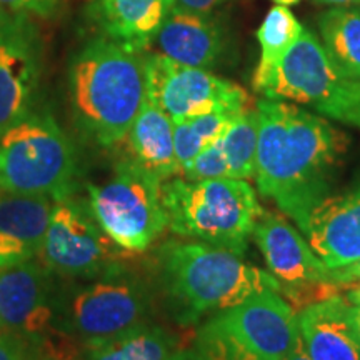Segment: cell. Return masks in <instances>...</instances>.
<instances>
[{"mask_svg": "<svg viewBox=\"0 0 360 360\" xmlns=\"http://www.w3.org/2000/svg\"><path fill=\"white\" fill-rule=\"evenodd\" d=\"M255 182L259 193L272 199L304 231L309 215L330 195L345 135L322 117L283 101L262 98Z\"/></svg>", "mask_w": 360, "mask_h": 360, "instance_id": "obj_1", "label": "cell"}, {"mask_svg": "<svg viewBox=\"0 0 360 360\" xmlns=\"http://www.w3.org/2000/svg\"><path fill=\"white\" fill-rule=\"evenodd\" d=\"M69 94L75 124L85 137L115 147L147 98L146 53L98 35L72 58Z\"/></svg>", "mask_w": 360, "mask_h": 360, "instance_id": "obj_2", "label": "cell"}, {"mask_svg": "<svg viewBox=\"0 0 360 360\" xmlns=\"http://www.w3.org/2000/svg\"><path fill=\"white\" fill-rule=\"evenodd\" d=\"M157 270L169 312L184 327L260 290L281 294V283L270 272L244 262L231 250L202 242H165L157 252Z\"/></svg>", "mask_w": 360, "mask_h": 360, "instance_id": "obj_3", "label": "cell"}, {"mask_svg": "<svg viewBox=\"0 0 360 360\" xmlns=\"http://www.w3.org/2000/svg\"><path fill=\"white\" fill-rule=\"evenodd\" d=\"M162 204L174 233L237 255L264 212L254 188L240 179H169L162 184Z\"/></svg>", "mask_w": 360, "mask_h": 360, "instance_id": "obj_4", "label": "cell"}, {"mask_svg": "<svg viewBox=\"0 0 360 360\" xmlns=\"http://www.w3.org/2000/svg\"><path fill=\"white\" fill-rule=\"evenodd\" d=\"M58 283V327L82 345L109 340L148 323L152 290L122 260L98 276Z\"/></svg>", "mask_w": 360, "mask_h": 360, "instance_id": "obj_5", "label": "cell"}, {"mask_svg": "<svg viewBox=\"0 0 360 360\" xmlns=\"http://www.w3.org/2000/svg\"><path fill=\"white\" fill-rule=\"evenodd\" d=\"M77 150L57 120L32 110L0 137V191L62 200L77 188Z\"/></svg>", "mask_w": 360, "mask_h": 360, "instance_id": "obj_6", "label": "cell"}, {"mask_svg": "<svg viewBox=\"0 0 360 360\" xmlns=\"http://www.w3.org/2000/svg\"><path fill=\"white\" fill-rule=\"evenodd\" d=\"M297 337L294 307L278 292L260 290L210 315L197 330L195 350L204 360H283Z\"/></svg>", "mask_w": 360, "mask_h": 360, "instance_id": "obj_7", "label": "cell"}, {"mask_svg": "<svg viewBox=\"0 0 360 360\" xmlns=\"http://www.w3.org/2000/svg\"><path fill=\"white\" fill-rule=\"evenodd\" d=\"M87 202L107 237L127 252H146L169 227L162 180L120 157L103 184H87Z\"/></svg>", "mask_w": 360, "mask_h": 360, "instance_id": "obj_8", "label": "cell"}, {"mask_svg": "<svg viewBox=\"0 0 360 360\" xmlns=\"http://www.w3.org/2000/svg\"><path fill=\"white\" fill-rule=\"evenodd\" d=\"M262 94L274 101L310 105L322 115L360 127V82L332 64L309 30L285 53Z\"/></svg>", "mask_w": 360, "mask_h": 360, "instance_id": "obj_9", "label": "cell"}, {"mask_svg": "<svg viewBox=\"0 0 360 360\" xmlns=\"http://www.w3.org/2000/svg\"><path fill=\"white\" fill-rule=\"evenodd\" d=\"M125 254L102 231L87 200L72 195L56 202L39 255L52 274L62 278L94 277Z\"/></svg>", "mask_w": 360, "mask_h": 360, "instance_id": "obj_10", "label": "cell"}, {"mask_svg": "<svg viewBox=\"0 0 360 360\" xmlns=\"http://www.w3.org/2000/svg\"><path fill=\"white\" fill-rule=\"evenodd\" d=\"M257 247L277 282L281 295L302 310L307 305L337 297L342 287L332 277V270L319 259L302 233L295 231L282 215L262 212L254 225Z\"/></svg>", "mask_w": 360, "mask_h": 360, "instance_id": "obj_11", "label": "cell"}, {"mask_svg": "<svg viewBox=\"0 0 360 360\" xmlns=\"http://www.w3.org/2000/svg\"><path fill=\"white\" fill-rule=\"evenodd\" d=\"M146 79L147 97L172 120L250 109L242 87L205 69L177 64L162 53H146Z\"/></svg>", "mask_w": 360, "mask_h": 360, "instance_id": "obj_12", "label": "cell"}, {"mask_svg": "<svg viewBox=\"0 0 360 360\" xmlns=\"http://www.w3.org/2000/svg\"><path fill=\"white\" fill-rule=\"evenodd\" d=\"M42 40L29 13L0 8V137L34 110Z\"/></svg>", "mask_w": 360, "mask_h": 360, "instance_id": "obj_13", "label": "cell"}, {"mask_svg": "<svg viewBox=\"0 0 360 360\" xmlns=\"http://www.w3.org/2000/svg\"><path fill=\"white\" fill-rule=\"evenodd\" d=\"M56 277L37 260L0 270V323L30 347H40L62 332Z\"/></svg>", "mask_w": 360, "mask_h": 360, "instance_id": "obj_14", "label": "cell"}, {"mask_svg": "<svg viewBox=\"0 0 360 360\" xmlns=\"http://www.w3.org/2000/svg\"><path fill=\"white\" fill-rule=\"evenodd\" d=\"M309 245L328 269L360 259V184L350 192L328 195L309 215L304 231Z\"/></svg>", "mask_w": 360, "mask_h": 360, "instance_id": "obj_15", "label": "cell"}, {"mask_svg": "<svg viewBox=\"0 0 360 360\" xmlns=\"http://www.w3.org/2000/svg\"><path fill=\"white\" fill-rule=\"evenodd\" d=\"M56 200L0 191V270L35 260Z\"/></svg>", "mask_w": 360, "mask_h": 360, "instance_id": "obj_16", "label": "cell"}, {"mask_svg": "<svg viewBox=\"0 0 360 360\" xmlns=\"http://www.w3.org/2000/svg\"><path fill=\"white\" fill-rule=\"evenodd\" d=\"M162 56L177 64L212 69L225 51L222 25L209 13L184 11L174 6L152 40Z\"/></svg>", "mask_w": 360, "mask_h": 360, "instance_id": "obj_17", "label": "cell"}, {"mask_svg": "<svg viewBox=\"0 0 360 360\" xmlns=\"http://www.w3.org/2000/svg\"><path fill=\"white\" fill-rule=\"evenodd\" d=\"M297 327L310 360H360L350 304L342 297L304 307L297 315Z\"/></svg>", "mask_w": 360, "mask_h": 360, "instance_id": "obj_18", "label": "cell"}, {"mask_svg": "<svg viewBox=\"0 0 360 360\" xmlns=\"http://www.w3.org/2000/svg\"><path fill=\"white\" fill-rule=\"evenodd\" d=\"M174 6L175 0H89L87 15L102 37L146 51Z\"/></svg>", "mask_w": 360, "mask_h": 360, "instance_id": "obj_19", "label": "cell"}, {"mask_svg": "<svg viewBox=\"0 0 360 360\" xmlns=\"http://www.w3.org/2000/svg\"><path fill=\"white\" fill-rule=\"evenodd\" d=\"M119 143H124L122 159L155 175L162 182L180 175L172 119L148 97Z\"/></svg>", "mask_w": 360, "mask_h": 360, "instance_id": "obj_20", "label": "cell"}, {"mask_svg": "<svg viewBox=\"0 0 360 360\" xmlns=\"http://www.w3.org/2000/svg\"><path fill=\"white\" fill-rule=\"evenodd\" d=\"M179 350L167 328L150 322L114 339L84 345L85 360H170Z\"/></svg>", "mask_w": 360, "mask_h": 360, "instance_id": "obj_21", "label": "cell"}, {"mask_svg": "<svg viewBox=\"0 0 360 360\" xmlns=\"http://www.w3.org/2000/svg\"><path fill=\"white\" fill-rule=\"evenodd\" d=\"M319 29L332 64L360 82V8H330L319 19Z\"/></svg>", "mask_w": 360, "mask_h": 360, "instance_id": "obj_22", "label": "cell"}, {"mask_svg": "<svg viewBox=\"0 0 360 360\" xmlns=\"http://www.w3.org/2000/svg\"><path fill=\"white\" fill-rule=\"evenodd\" d=\"M302 32L304 27L285 6H276L270 8L267 17L257 30L260 60L254 74L255 90L262 92L267 87L277 65L281 64L282 58L290 51L292 45L299 40Z\"/></svg>", "mask_w": 360, "mask_h": 360, "instance_id": "obj_23", "label": "cell"}, {"mask_svg": "<svg viewBox=\"0 0 360 360\" xmlns=\"http://www.w3.org/2000/svg\"><path fill=\"white\" fill-rule=\"evenodd\" d=\"M240 114L242 112L222 110L191 117V119L172 120L175 157L179 162L180 175L209 143L222 137L225 130L231 127Z\"/></svg>", "mask_w": 360, "mask_h": 360, "instance_id": "obj_24", "label": "cell"}, {"mask_svg": "<svg viewBox=\"0 0 360 360\" xmlns=\"http://www.w3.org/2000/svg\"><path fill=\"white\" fill-rule=\"evenodd\" d=\"M227 164L229 179L247 180L255 175V155L259 142V115L255 109H247L233 120L219 139Z\"/></svg>", "mask_w": 360, "mask_h": 360, "instance_id": "obj_25", "label": "cell"}, {"mask_svg": "<svg viewBox=\"0 0 360 360\" xmlns=\"http://www.w3.org/2000/svg\"><path fill=\"white\" fill-rule=\"evenodd\" d=\"M60 4L62 0H0V8L49 19L58 11Z\"/></svg>", "mask_w": 360, "mask_h": 360, "instance_id": "obj_26", "label": "cell"}, {"mask_svg": "<svg viewBox=\"0 0 360 360\" xmlns=\"http://www.w3.org/2000/svg\"><path fill=\"white\" fill-rule=\"evenodd\" d=\"M29 345L20 337L7 330H0V360H27Z\"/></svg>", "mask_w": 360, "mask_h": 360, "instance_id": "obj_27", "label": "cell"}, {"mask_svg": "<svg viewBox=\"0 0 360 360\" xmlns=\"http://www.w3.org/2000/svg\"><path fill=\"white\" fill-rule=\"evenodd\" d=\"M332 277L334 281L339 283L342 289H347V287H352V289H357L360 287V259L355 260V262L344 265L340 269H330Z\"/></svg>", "mask_w": 360, "mask_h": 360, "instance_id": "obj_28", "label": "cell"}, {"mask_svg": "<svg viewBox=\"0 0 360 360\" xmlns=\"http://www.w3.org/2000/svg\"><path fill=\"white\" fill-rule=\"evenodd\" d=\"M225 2L227 0H175V6L184 8V11L209 13Z\"/></svg>", "mask_w": 360, "mask_h": 360, "instance_id": "obj_29", "label": "cell"}, {"mask_svg": "<svg viewBox=\"0 0 360 360\" xmlns=\"http://www.w3.org/2000/svg\"><path fill=\"white\" fill-rule=\"evenodd\" d=\"M283 360H310L307 350H305V347H304V342H302V339H300V335L297 337L294 347L289 350V354L285 355V359Z\"/></svg>", "mask_w": 360, "mask_h": 360, "instance_id": "obj_30", "label": "cell"}, {"mask_svg": "<svg viewBox=\"0 0 360 360\" xmlns=\"http://www.w3.org/2000/svg\"><path fill=\"white\" fill-rule=\"evenodd\" d=\"M350 319H352L355 335H357V339L360 342V304L350 305Z\"/></svg>", "mask_w": 360, "mask_h": 360, "instance_id": "obj_31", "label": "cell"}, {"mask_svg": "<svg viewBox=\"0 0 360 360\" xmlns=\"http://www.w3.org/2000/svg\"><path fill=\"white\" fill-rule=\"evenodd\" d=\"M170 360H204L197 354V350H177Z\"/></svg>", "mask_w": 360, "mask_h": 360, "instance_id": "obj_32", "label": "cell"}, {"mask_svg": "<svg viewBox=\"0 0 360 360\" xmlns=\"http://www.w3.org/2000/svg\"><path fill=\"white\" fill-rule=\"evenodd\" d=\"M317 4H323V6H350V4H360V0H315Z\"/></svg>", "mask_w": 360, "mask_h": 360, "instance_id": "obj_33", "label": "cell"}, {"mask_svg": "<svg viewBox=\"0 0 360 360\" xmlns=\"http://www.w3.org/2000/svg\"><path fill=\"white\" fill-rule=\"evenodd\" d=\"M345 300L350 305H355V304H360V287H357V289H352L349 292L347 295H345Z\"/></svg>", "mask_w": 360, "mask_h": 360, "instance_id": "obj_34", "label": "cell"}, {"mask_svg": "<svg viewBox=\"0 0 360 360\" xmlns=\"http://www.w3.org/2000/svg\"><path fill=\"white\" fill-rule=\"evenodd\" d=\"M27 360H49V359L44 357L42 354H39L35 349L29 347V357H27Z\"/></svg>", "mask_w": 360, "mask_h": 360, "instance_id": "obj_35", "label": "cell"}, {"mask_svg": "<svg viewBox=\"0 0 360 360\" xmlns=\"http://www.w3.org/2000/svg\"><path fill=\"white\" fill-rule=\"evenodd\" d=\"M274 2H277L278 6H294L299 0H274Z\"/></svg>", "mask_w": 360, "mask_h": 360, "instance_id": "obj_36", "label": "cell"}, {"mask_svg": "<svg viewBox=\"0 0 360 360\" xmlns=\"http://www.w3.org/2000/svg\"><path fill=\"white\" fill-rule=\"evenodd\" d=\"M0 330H2V323H0Z\"/></svg>", "mask_w": 360, "mask_h": 360, "instance_id": "obj_37", "label": "cell"}]
</instances>
